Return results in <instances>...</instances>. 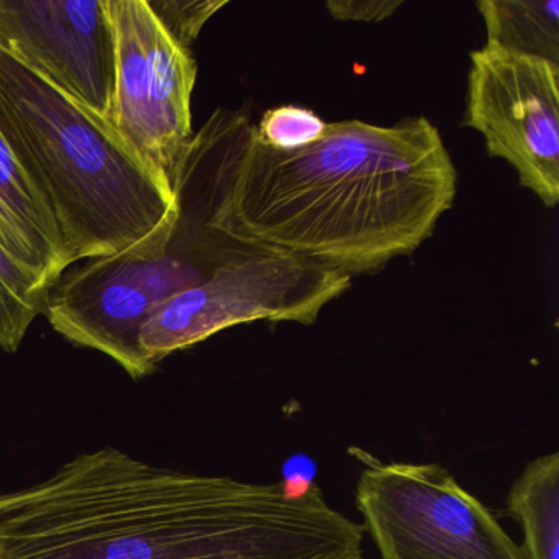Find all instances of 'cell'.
<instances>
[{"label": "cell", "instance_id": "obj_16", "mask_svg": "<svg viewBox=\"0 0 559 559\" xmlns=\"http://www.w3.org/2000/svg\"><path fill=\"white\" fill-rule=\"evenodd\" d=\"M325 8L336 21L376 24L391 17L399 8H402V2L399 0H330Z\"/></svg>", "mask_w": 559, "mask_h": 559}, {"label": "cell", "instance_id": "obj_15", "mask_svg": "<svg viewBox=\"0 0 559 559\" xmlns=\"http://www.w3.org/2000/svg\"><path fill=\"white\" fill-rule=\"evenodd\" d=\"M163 27L169 35L189 50L198 40L204 25L217 14L227 2L214 0H146Z\"/></svg>", "mask_w": 559, "mask_h": 559}, {"label": "cell", "instance_id": "obj_13", "mask_svg": "<svg viewBox=\"0 0 559 559\" xmlns=\"http://www.w3.org/2000/svg\"><path fill=\"white\" fill-rule=\"evenodd\" d=\"M47 284L0 245V349L21 348L34 320L45 312Z\"/></svg>", "mask_w": 559, "mask_h": 559}, {"label": "cell", "instance_id": "obj_14", "mask_svg": "<svg viewBox=\"0 0 559 559\" xmlns=\"http://www.w3.org/2000/svg\"><path fill=\"white\" fill-rule=\"evenodd\" d=\"M325 129L326 122L312 110L281 106L264 114L260 123L254 126V133L264 145L276 152H293L322 139Z\"/></svg>", "mask_w": 559, "mask_h": 559}, {"label": "cell", "instance_id": "obj_3", "mask_svg": "<svg viewBox=\"0 0 559 559\" xmlns=\"http://www.w3.org/2000/svg\"><path fill=\"white\" fill-rule=\"evenodd\" d=\"M0 132L50 205L71 266L139 247L178 215L165 171L2 41Z\"/></svg>", "mask_w": 559, "mask_h": 559}, {"label": "cell", "instance_id": "obj_5", "mask_svg": "<svg viewBox=\"0 0 559 559\" xmlns=\"http://www.w3.org/2000/svg\"><path fill=\"white\" fill-rule=\"evenodd\" d=\"M352 287V277L299 258L251 250L218 267L211 280L169 299L140 332V348L155 368L179 349L241 323L312 325L323 307Z\"/></svg>", "mask_w": 559, "mask_h": 559}, {"label": "cell", "instance_id": "obj_17", "mask_svg": "<svg viewBox=\"0 0 559 559\" xmlns=\"http://www.w3.org/2000/svg\"><path fill=\"white\" fill-rule=\"evenodd\" d=\"M0 559H2V556H0Z\"/></svg>", "mask_w": 559, "mask_h": 559}, {"label": "cell", "instance_id": "obj_1", "mask_svg": "<svg viewBox=\"0 0 559 559\" xmlns=\"http://www.w3.org/2000/svg\"><path fill=\"white\" fill-rule=\"evenodd\" d=\"M319 487L166 469L116 448L0 493L2 559H366Z\"/></svg>", "mask_w": 559, "mask_h": 559}, {"label": "cell", "instance_id": "obj_9", "mask_svg": "<svg viewBox=\"0 0 559 559\" xmlns=\"http://www.w3.org/2000/svg\"><path fill=\"white\" fill-rule=\"evenodd\" d=\"M0 41L107 120L114 45L104 0H0Z\"/></svg>", "mask_w": 559, "mask_h": 559}, {"label": "cell", "instance_id": "obj_8", "mask_svg": "<svg viewBox=\"0 0 559 559\" xmlns=\"http://www.w3.org/2000/svg\"><path fill=\"white\" fill-rule=\"evenodd\" d=\"M463 126L546 207L559 202V64L484 45L471 53Z\"/></svg>", "mask_w": 559, "mask_h": 559}, {"label": "cell", "instance_id": "obj_11", "mask_svg": "<svg viewBox=\"0 0 559 559\" xmlns=\"http://www.w3.org/2000/svg\"><path fill=\"white\" fill-rule=\"evenodd\" d=\"M506 513L523 530V558L559 559V453L530 461L507 496Z\"/></svg>", "mask_w": 559, "mask_h": 559}, {"label": "cell", "instance_id": "obj_7", "mask_svg": "<svg viewBox=\"0 0 559 559\" xmlns=\"http://www.w3.org/2000/svg\"><path fill=\"white\" fill-rule=\"evenodd\" d=\"M114 45L107 122L146 162L168 175L192 139L198 64L146 0H104Z\"/></svg>", "mask_w": 559, "mask_h": 559}, {"label": "cell", "instance_id": "obj_10", "mask_svg": "<svg viewBox=\"0 0 559 559\" xmlns=\"http://www.w3.org/2000/svg\"><path fill=\"white\" fill-rule=\"evenodd\" d=\"M0 245L37 274L48 289L70 270L50 205L0 132Z\"/></svg>", "mask_w": 559, "mask_h": 559}, {"label": "cell", "instance_id": "obj_12", "mask_svg": "<svg viewBox=\"0 0 559 559\" xmlns=\"http://www.w3.org/2000/svg\"><path fill=\"white\" fill-rule=\"evenodd\" d=\"M486 44L559 64L558 0H480Z\"/></svg>", "mask_w": 559, "mask_h": 559}, {"label": "cell", "instance_id": "obj_6", "mask_svg": "<svg viewBox=\"0 0 559 559\" xmlns=\"http://www.w3.org/2000/svg\"><path fill=\"white\" fill-rule=\"evenodd\" d=\"M356 507L381 559H525L493 513L440 464L369 461Z\"/></svg>", "mask_w": 559, "mask_h": 559}, {"label": "cell", "instance_id": "obj_2", "mask_svg": "<svg viewBox=\"0 0 559 559\" xmlns=\"http://www.w3.org/2000/svg\"><path fill=\"white\" fill-rule=\"evenodd\" d=\"M456 185L443 139L424 117L326 123L317 142L276 152L247 114L224 110L217 224L254 250L349 277L379 273L433 235Z\"/></svg>", "mask_w": 559, "mask_h": 559}, {"label": "cell", "instance_id": "obj_4", "mask_svg": "<svg viewBox=\"0 0 559 559\" xmlns=\"http://www.w3.org/2000/svg\"><path fill=\"white\" fill-rule=\"evenodd\" d=\"M222 162L224 109H218L168 173L178 204L175 221L139 247L73 264L51 287L45 313L60 335L109 356L132 378L155 369L140 348V332L153 313L254 250L218 227Z\"/></svg>", "mask_w": 559, "mask_h": 559}]
</instances>
